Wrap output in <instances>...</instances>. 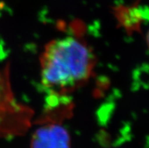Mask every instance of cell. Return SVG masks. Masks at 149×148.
Masks as SVG:
<instances>
[{"label":"cell","instance_id":"1","mask_svg":"<svg viewBox=\"0 0 149 148\" xmlns=\"http://www.w3.org/2000/svg\"><path fill=\"white\" fill-rule=\"evenodd\" d=\"M93 54L83 42L74 37L51 41L40 58L43 86L55 92L72 90L89 79Z\"/></svg>","mask_w":149,"mask_h":148},{"label":"cell","instance_id":"2","mask_svg":"<svg viewBox=\"0 0 149 148\" xmlns=\"http://www.w3.org/2000/svg\"><path fill=\"white\" fill-rule=\"evenodd\" d=\"M31 148H70V135L61 125H45L34 132Z\"/></svg>","mask_w":149,"mask_h":148},{"label":"cell","instance_id":"3","mask_svg":"<svg viewBox=\"0 0 149 148\" xmlns=\"http://www.w3.org/2000/svg\"><path fill=\"white\" fill-rule=\"evenodd\" d=\"M146 42H147L148 47V49H149V30H148L147 35H146Z\"/></svg>","mask_w":149,"mask_h":148}]
</instances>
